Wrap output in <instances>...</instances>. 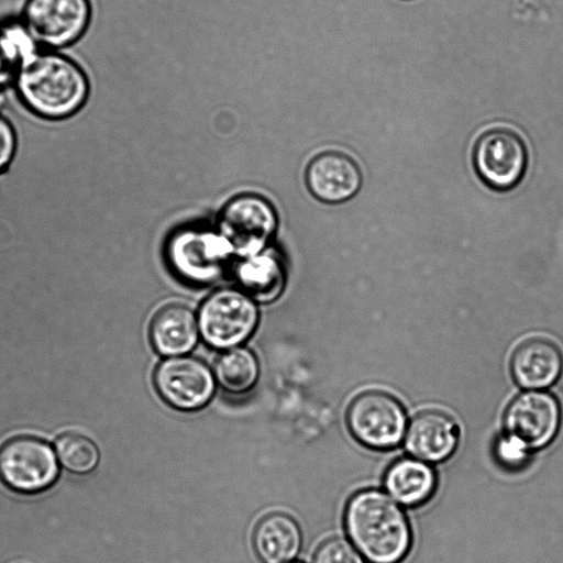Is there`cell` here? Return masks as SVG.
<instances>
[{
  "mask_svg": "<svg viewBox=\"0 0 563 563\" xmlns=\"http://www.w3.org/2000/svg\"><path fill=\"white\" fill-rule=\"evenodd\" d=\"M344 526L352 544L368 563H400L412 544L405 511L379 489H363L350 498Z\"/></svg>",
  "mask_w": 563,
  "mask_h": 563,
  "instance_id": "6da1fadb",
  "label": "cell"
},
{
  "mask_svg": "<svg viewBox=\"0 0 563 563\" xmlns=\"http://www.w3.org/2000/svg\"><path fill=\"white\" fill-rule=\"evenodd\" d=\"M18 92L34 114L60 120L85 103L89 86L85 73L71 59L54 54L31 55L16 77Z\"/></svg>",
  "mask_w": 563,
  "mask_h": 563,
  "instance_id": "7a4b0ae2",
  "label": "cell"
},
{
  "mask_svg": "<svg viewBox=\"0 0 563 563\" xmlns=\"http://www.w3.org/2000/svg\"><path fill=\"white\" fill-rule=\"evenodd\" d=\"M165 255L179 278L209 285L225 272L232 252L219 233L202 227H186L170 235Z\"/></svg>",
  "mask_w": 563,
  "mask_h": 563,
  "instance_id": "3957f363",
  "label": "cell"
},
{
  "mask_svg": "<svg viewBox=\"0 0 563 563\" xmlns=\"http://www.w3.org/2000/svg\"><path fill=\"white\" fill-rule=\"evenodd\" d=\"M59 466L52 446L32 435H16L0 445V482L11 492L35 495L52 487Z\"/></svg>",
  "mask_w": 563,
  "mask_h": 563,
  "instance_id": "277c9868",
  "label": "cell"
},
{
  "mask_svg": "<svg viewBox=\"0 0 563 563\" xmlns=\"http://www.w3.org/2000/svg\"><path fill=\"white\" fill-rule=\"evenodd\" d=\"M351 434L364 446L385 451L396 448L407 429L404 406L394 396L369 390L356 396L346 412Z\"/></svg>",
  "mask_w": 563,
  "mask_h": 563,
  "instance_id": "5b68a950",
  "label": "cell"
},
{
  "mask_svg": "<svg viewBox=\"0 0 563 563\" xmlns=\"http://www.w3.org/2000/svg\"><path fill=\"white\" fill-rule=\"evenodd\" d=\"M258 311L253 299L236 289H220L201 305L198 327L205 342L216 349L242 344L254 332Z\"/></svg>",
  "mask_w": 563,
  "mask_h": 563,
  "instance_id": "8992f818",
  "label": "cell"
},
{
  "mask_svg": "<svg viewBox=\"0 0 563 563\" xmlns=\"http://www.w3.org/2000/svg\"><path fill=\"white\" fill-rule=\"evenodd\" d=\"M277 225L273 206L262 196L243 194L232 198L221 210L218 233L232 254L247 257L260 253Z\"/></svg>",
  "mask_w": 563,
  "mask_h": 563,
  "instance_id": "52a82bcc",
  "label": "cell"
},
{
  "mask_svg": "<svg viewBox=\"0 0 563 563\" xmlns=\"http://www.w3.org/2000/svg\"><path fill=\"white\" fill-rule=\"evenodd\" d=\"M473 165L481 180L489 188L510 190L521 181L527 170V145L512 129L490 128L474 144Z\"/></svg>",
  "mask_w": 563,
  "mask_h": 563,
  "instance_id": "ba28073f",
  "label": "cell"
},
{
  "mask_svg": "<svg viewBox=\"0 0 563 563\" xmlns=\"http://www.w3.org/2000/svg\"><path fill=\"white\" fill-rule=\"evenodd\" d=\"M154 385L161 397L173 408L195 411L212 398L216 378L201 360L177 356L168 357L157 365Z\"/></svg>",
  "mask_w": 563,
  "mask_h": 563,
  "instance_id": "9c48e42d",
  "label": "cell"
},
{
  "mask_svg": "<svg viewBox=\"0 0 563 563\" xmlns=\"http://www.w3.org/2000/svg\"><path fill=\"white\" fill-rule=\"evenodd\" d=\"M560 424L559 401L552 394L541 390L519 394L505 411L506 433L531 452L548 445L556 435Z\"/></svg>",
  "mask_w": 563,
  "mask_h": 563,
  "instance_id": "30bf717a",
  "label": "cell"
},
{
  "mask_svg": "<svg viewBox=\"0 0 563 563\" xmlns=\"http://www.w3.org/2000/svg\"><path fill=\"white\" fill-rule=\"evenodd\" d=\"M23 20L33 38L62 47L82 35L90 20V5L88 0H29Z\"/></svg>",
  "mask_w": 563,
  "mask_h": 563,
  "instance_id": "8fae6325",
  "label": "cell"
},
{
  "mask_svg": "<svg viewBox=\"0 0 563 563\" xmlns=\"http://www.w3.org/2000/svg\"><path fill=\"white\" fill-rule=\"evenodd\" d=\"M306 183L310 192L319 200L339 203L356 195L362 185V173L350 155L327 151L309 163Z\"/></svg>",
  "mask_w": 563,
  "mask_h": 563,
  "instance_id": "7c38bea8",
  "label": "cell"
},
{
  "mask_svg": "<svg viewBox=\"0 0 563 563\" xmlns=\"http://www.w3.org/2000/svg\"><path fill=\"white\" fill-rule=\"evenodd\" d=\"M459 439L460 428L451 416L439 410H424L410 421L405 446L411 456L438 463L453 454Z\"/></svg>",
  "mask_w": 563,
  "mask_h": 563,
  "instance_id": "4fadbf2b",
  "label": "cell"
},
{
  "mask_svg": "<svg viewBox=\"0 0 563 563\" xmlns=\"http://www.w3.org/2000/svg\"><path fill=\"white\" fill-rule=\"evenodd\" d=\"M510 371L515 382L525 389L547 388L559 379L563 371V354L548 338H528L515 349Z\"/></svg>",
  "mask_w": 563,
  "mask_h": 563,
  "instance_id": "5bb4252c",
  "label": "cell"
},
{
  "mask_svg": "<svg viewBox=\"0 0 563 563\" xmlns=\"http://www.w3.org/2000/svg\"><path fill=\"white\" fill-rule=\"evenodd\" d=\"M198 322L194 312L183 303H167L154 314L150 338L153 347L164 356L190 352L198 341Z\"/></svg>",
  "mask_w": 563,
  "mask_h": 563,
  "instance_id": "9a60e30c",
  "label": "cell"
},
{
  "mask_svg": "<svg viewBox=\"0 0 563 563\" xmlns=\"http://www.w3.org/2000/svg\"><path fill=\"white\" fill-rule=\"evenodd\" d=\"M437 474L424 461L402 457L390 464L384 476L389 496L402 506L417 507L435 492Z\"/></svg>",
  "mask_w": 563,
  "mask_h": 563,
  "instance_id": "2e32d148",
  "label": "cell"
},
{
  "mask_svg": "<svg viewBox=\"0 0 563 563\" xmlns=\"http://www.w3.org/2000/svg\"><path fill=\"white\" fill-rule=\"evenodd\" d=\"M301 543L299 526L291 517L282 512L264 517L253 534L255 552L263 563L292 562Z\"/></svg>",
  "mask_w": 563,
  "mask_h": 563,
  "instance_id": "e0dca14e",
  "label": "cell"
},
{
  "mask_svg": "<svg viewBox=\"0 0 563 563\" xmlns=\"http://www.w3.org/2000/svg\"><path fill=\"white\" fill-rule=\"evenodd\" d=\"M235 275L244 292L261 302L277 298L285 286V267L273 253L260 252L244 257Z\"/></svg>",
  "mask_w": 563,
  "mask_h": 563,
  "instance_id": "ac0fdd59",
  "label": "cell"
},
{
  "mask_svg": "<svg viewBox=\"0 0 563 563\" xmlns=\"http://www.w3.org/2000/svg\"><path fill=\"white\" fill-rule=\"evenodd\" d=\"M213 375L222 390L231 396L249 394L258 379V363L255 355L244 347H234L221 353L214 362Z\"/></svg>",
  "mask_w": 563,
  "mask_h": 563,
  "instance_id": "d6986e66",
  "label": "cell"
},
{
  "mask_svg": "<svg viewBox=\"0 0 563 563\" xmlns=\"http://www.w3.org/2000/svg\"><path fill=\"white\" fill-rule=\"evenodd\" d=\"M55 450L60 464L67 471L78 475L92 472L100 459L95 442L77 432L59 434L55 440Z\"/></svg>",
  "mask_w": 563,
  "mask_h": 563,
  "instance_id": "ffe728a7",
  "label": "cell"
},
{
  "mask_svg": "<svg viewBox=\"0 0 563 563\" xmlns=\"http://www.w3.org/2000/svg\"><path fill=\"white\" fill-rule=\"evenodd\" d=\"M29 35L16 25L0 27V88L18 77L22 65L34 54Z\"/></svg>",
  "mask_w": 563,
  "mask_h": 563,
  "instance_id": "44dd1931",
  "label": "cell"
},
{
  "mask_svg": "<svg viewBox=\"0 0 563 563\" xmlns=\"http://www.w3.org/2000/svg\"><path fill=\"white\" fill-rule=\"evenodd\" d=\"M312 563H364L355 547L343 538L324 541L316 551Z\"/></svg>",
  "mask_w": 563,
  "mask_h": 563,
  "instance_id": "7402d4cb",
  "label": "cell"
},
{
  "mask_svg": "<svg viewBox=\"0 0 563 563\" xmlns=\"http://www.w3.org/2000/svg\"><path fill=\"white\" fill-rule=\"evenodd\" d=\"M529 451L521 442L505 433L495 443L497 461L506 468L522 467L530 456Z\"/></svg>",
  "mask_w": 563,
  "mask_h": 563,
  "instance_id": "603a6c76",
  "label": "cell"
},
{
  "mask_svg": "<svg viewBox=\"0 0 563 563\" xmlns=\"http://www.w3.org/2000/svg\"><path fill=\"white\" fill-rule=\"evenodd\" d=\"M16 148L15 132L10 122L0 115V174L10 166Z\"/></svg>",
  "mask_w": 563,
  "mask_h": 563,
  "instance_id": "cb8c5ba5",
  "label": "cell"
},
{
  "mask_svg": "<svg viewBox=\"0 0 563 563\" xmlns=\"http://www.w3.org/2000/svg\"><path fill=\"white\" fill-rule=\"evenodd\" d=\"M289 563H300V562H289Z\"/></svg>",
  "mask_w": 563,
  "mask_h": 563,
  "instance_id": "d4e9b609",
  "label": "cell"
}]
</instances>
